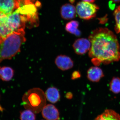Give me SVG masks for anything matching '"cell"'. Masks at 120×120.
Here are the masks:
<instances>
[{"label": "cell", "mask_w": 120, "mask_h": 120, "mask_svg": "<svg viewBox=\"0 0 120 120\" xmlns=\"http://www.w3.org/2000/svg\"><path fill=\"white\" fill-rule=\"evenodd\" d=\"M14 70L11 67H0V78L3 81L11 80L14 75Z\"/></svg>", "instance_id": "obj_16"}, {"label": "cell", "mask_w": 120, "mask_h": 120, "mask_svg": "<svg viewBox=\"0 0 120 120\" xmlns=\"http://www.w3.org/2000/svg\"><path fill=\"white\" fill-rule=\"evenodd\" d=\"M89 56L95 65L109 64L120 59V45L116 35L106 28H99L91 32Z\"/></svg>", "instance_id": "obj_1"}, {"label": "cell", "mask_w": 120, "mask_h": 120, "mask_svg": "<svg viewBox=\"0 0 120 120\" xmlns=\"http://www.w3.org/2000/svg\"><path fill=\"white\" fill-rule=\"evenodd\" d=\"M112 1L115 3H118L120 2V0H112Z\"/></svg>", "instance_id": "obj_23"}, {"label": "cell", "mask_w": 120, "mask_h": 120, "mask_svg": "<svg viewBox=\"0 0 120 120\" xmlns=\"http://www.w3.org/2000/svg\"><path fill=\"white\" fill-rule=\"evenodd\" d=\"M40 3L32 0H22L20 7L16 11L26 17L30 26H37L38 24L37 7Z\"/></svg>", "instance_id": "obj_4"}, {"label": "cell", "mask_w": 120, "mask_h": 120, "mask_svg": "<svg viewBox=\"0 0 120 120\" xmlns=\"http://www.w3.org/2000/svg\"><path fill=\"white\" fill-rule=\"evenodd\" d=\"M83 1L88 2H94L95 0H82Z\"/></svg>", "instance_id": "obj_22"}, {"label": "cell", "mask_w": 120, "mask_h": 120, "mask_svg": "<svg viewBox=\"0 0 120 120\" xmlns=\"http://www.w3.org/2000/svg\"><path fill=\"white\" fill-rule=\"evenodd\" d=\"M55 64L58 68L62 71L68 70L74 65L73 60L69 57L64 55H60L56 57Z\"/></svg>", "instance_id": "obj_9"}, {"label": "cell", "mask_w": 120, "mask_h": 120, "mask_svg": "<svg viewBox=\"0 0 120 120\" xmlns=\"http://www.w3.org/2000/svg\"><path fill=\"white\" fill-rule=\"evenodd\" d=\"M24 30L14 31L0 41V63L11 59L20 52L22 44L26 42Z\"/></svg>", "instance_id": "obj_2"}, {"label": "cell", "mask_w": 120, "mask_h": 120, "mask_svg": "<svg viewBox=\"0 0 120 120\" xmlns=\"http://www.w3.org/2000/svg\"><path fill=\"white\" fill-rule=\"evenodd\" d=\"M76 13V8L70 4H65L61 8V15L62 18L64 19L69 20L75 18Z\"/></svg>", "instance_id": "obj_12"}, {"label": "cell", "mask_w": 120, "mask_h": 120, "mask_svg": "<svg viewBox=\"0 0 120 120\" xmlns=\"http://www.w3.org/2000/svg\"><path fill=\"white\" fill-rule=\"evenodd\" d=\"M91 45V42L89 39L81 38L75 41L72 47L76 53L78 55H82L90 50Z\"/></svg>", "instance_id": "obj_8"}, {"label": "cell", "mask_w": 120, "mask_h": 120, "mask_svg": "<svg viewBox=\"0 0 120 120\" xmlns=\"http://www.w3.org/2000/svg\"><path fill=\"white\" fill-rule=\"evenodd\" d=\"M45 94L41 89L34 88L26 92L23 97V103L24 108L34 113L41 112L46 105Z\"/></svg>", "instance_id": "obj_3"}, {"label": "cell", "mask_w": 120, "mask_h": 120, "mask_svg": "<svg viewBox=\"0 0 120 120\" xmlns=\"http://www.w3.org/2000/svg\"><path fill=\"white\" fill-rule=\"evenodd\" d=\"M80 77V73L78 71H75L72 75V79L74 80L78 79Z\"/></svg>", "instance_id": "obj_21"}, {"label": "cell", "mask_w": 120, "mask_h": 120, "mask_svg": "<svg viewBox=\"0 0 120 120\" xmlns=\"http://www.w3.org/2000/svg\"><path fill=\"white\" fill-rule=\"evenodd\" d=\"M110 89L114 94H118L120 92V79L118 77H114L110 84Z\"/></svg>", "instance_id": "obj_18"}, {"label": "cell", "mask_w": 120, "mask_h": 120, "mask_svg": "<svg viewBox=\"0 0 120 120\" xmlns=\"http://www.w3.org/2000/svg\"><path fill=\"white\" fill-rule=\"evenodd\" d=\"M22 0H0V13L8 15L17 10Z\"/></svg>", "instance_id": "obj_7"}, {"label": "cell", "mask_w": 120, "mask_h": 120, "mask_svg": "<svg viewBox=\"0 0 120 120\" xmlns=\"http://www.w3.org/2000/svg\"><path fill=\"white\" fill-rule=\"evenodd\" d=\"M94 120H120V116L113 110L106 109Z\"/></svg>", "instance_id": "obj_14"}, {"label": "cell", "mask_w": 120, "mask_h": 120, "mask_svg": "<svg viewBox=\"0 0 120 120\" xmlns=\"http://www.w3.org/2000/svg\"><path fill=\"white\" fill-rule=\"evenodd\" d=\"M114 15L116 22L115 30L117 33L120 32V5L114 11Z\"/></svg>", "instance_id": "obj_20"}, {"label": "cell", "mask_w": 120, "mask_h": 120, "mask_svg": "<svg viewBox=\"0 0 120 120\" xmlns=\"http://www.w3.org/2000/svg\"><path fill=\"white\" fill-rule=\"evenodd\" d=\"M76 9L79 17L83 19L89 20L95 16L99 8L96 5L83 1L79 2Z\"/></svg>", "instance_id": "obj_5"}, {"label": "cell", "mask_w": 120, "mask_h": 120, "mask_svg": "<svg viewBox=\"0 0 120 120\" xmlns=\"http://www.w3.org/2000/svg\"><path fill=\"white\" fill-rule=\"evenodd\" d=\"M79 22L76 21H71L67 24L65 26V30L67 32L76 36L80 35L81 32L78 29Z\"/></svg>", "instance_id": "obj_17"}, {"label": "cell", "mask_w": 120, "mask_h": 120, "mask_svg": "<svg viewBox=\"0 0 120 120\" xmlns=\"http://www.w3.org/2000/svg\"><path fill=\"white\" fill-rule=\"evenodd\" d=\"M13 32L9 24L7 15L0 13V41Z\"/></svg>", "instance_id": "obj_11"}, {"label": "cell", "mask_w": 120, "mask_h": 120, "mask_svg": "<svg viewBox=\"0 0 120 120\" xmlns=\"http://www.w3.org/2000/svg\"><path fill=\"white\" fill-rule=\"evenodd\" d=\"M45 94L47 101L51 103H56L60 99V92L58 89L56 87H49L46 90Z\"/></svg>", "instance_id": "obj_15"}, {"label": "cell", "mask_w": 120, "mask_h": 120, "mask_svg": "<svg viewBox=\"0 0 120 120\" xmlns=\"http://www.w3.org/2000/svg\"><path fill=\"white\" fill-rule=\"evenodd\" d=\"M7 16L9 26L13 32L24 30L27 22L25 16L16 10Z\"/></svg>", "instance_id": "obj_6"}, {"label": "cell", "mask_w": 120, "mask_h": 120, "mask_svg": "<svg viewBox=\"0 0 120 120\" xmlns=\"http://www.w3.org/2000/svg\"><path fill=\"white\" fill-rule=\"evenodd\" d=\"M42 114L43 117L47 120H58L60 118L58 109L52 104L45 106L42 110Z\"/></svg>", "instance_id": "obj_10"}, {"label": "cell", "mask_w": 120, "mask_h": 120, "mask_svg": "<svg viewBox=\"0 0 120 120\" xmlns=\"http://www.w3.org/2000/svg\"><path fill=\"white\" fill-rule=\"evenodd\" d=\"M103 72L101 68L97 67H92L87 72L88 79L92 82H98L103 77Z\"/></svg>", "instance_id": "obj_13"}, {"label": "cell", "mask_w": 120, "mask_h": 120, "mask_svg": "<svg viewBox=\"0 0 120 120\" xmlns=\"http://www.w3.org/2000/svg\"><path fill=\"white\" fill-rule=\"evenodd\" d=\"M35 119L34 113L30 110H24L20 113V120H35Z\"/></svg>", "instance_id": "obj_19"}]
</instances>
